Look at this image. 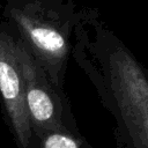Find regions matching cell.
I'll use <instances>...</instances> for the list:
<instances>
[{
  "mask_svg": "<svg viewBox=\"0 0 148 148\" xmlns=\"http://www.w3.org/2000/svg\"><path fill=\"white\" fill-rule=\"evenodd\" d=\"M71 54L114 119L118 148H148V76L97 8L76 13Z\"/></svg>",
  "mask_w": 148,
  "mask_h": 148,
  "instance_id": "obj_1",
  "label": "cell"
},
{
  "mask_svg": "<svg viewBox=\"0 0 148 148\" xmlns=\"http://www.w3.org/2000/svg\"><path fill=\"white\" fill-rule=\"evenodd\" d=\"M76 13L75 0L0 1L1 20L14 29L60 89L65 86Z\"/></svg>",
  "mask_w": 148,
  "mask_h": 148,
  "instance_id": "obj_2",
  "label": "cell"
},
{
  "mask_svg": "<svg viewBox=\"0 0 148 148\" xmlns=\"http://www.w3.org/2000/svg\"><path fill=\"white\" fill-rule=\"evenodd\" d=\"M18 65L23 79L24 104L34 138L46 131H79L64 89L54 86L43 67L18 37Z\"/></svg>",
  "mask_w": 148,
  "mask_h": 148,
  "instance_id": "obj_3",
  "label": "cell"
},
{
  "mask_svg": "<svg viewBox=\"0 0 148 148\" xmlns=\"http://www.w3.org/2000/svg\"><path fill=\"white\" fill-rule=\"evenodd\" d=\"M17 45V34L7 22L0 20V101L3 117L17 148H36L24 104Z\"/></svg>",
  "mask_w": 148,
  "mask_h": 148,
  "instance_id": "obj_4",
  "label": "cell"
},
{
  "mask_svg": "<svg viewBox=\"0 0 148 148\" xmlns=\"http://www.w3.org/2000/svg\"><path fill=\"white\" fill-rule=\"evenodd\" d=\"M36 148H91L86 138L69 130L46 131L35 139Z\"/></svg>",
  "mask_w": 148,
  "mask_h": 148,
  "instance_id": "obj_5",
  "label": "cell"
}]
</instances>
